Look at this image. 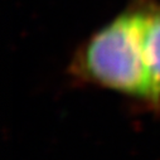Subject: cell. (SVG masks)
<instances>
[{
    "mask_svg": "<svg viewBox=\"0 0 160 160\" xmlns=\"http://www.w3.org/2000/svg\"><path fill=\"white\" fill-rule=\"evenodd\" d=\"M67 74L78 85L111 91L145 105L148 91L139 0H130L81 42L69 59Z\"/></svg>",
    "mask_w": 160,
    "mask_h": 160,
    "instance_id": "1",
    "label": "cell"
},
{
    "mask_svg": "<svg viewBox=\"0 0 160 160\" xmlns=\"http://www.w3.org/2000/svg\"><path fill=\"white\" fill-rule=\"evenodd\" d=\"M142 18V57L146 72L145 106L160 112V0H139Z\"/></svg>",
    "mask_w": 160,
    "mask_h": 160,
    "instance_id": "2",
    "label": "cell"
}]
</instances>
